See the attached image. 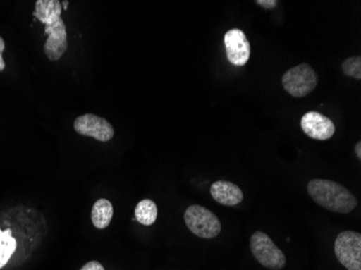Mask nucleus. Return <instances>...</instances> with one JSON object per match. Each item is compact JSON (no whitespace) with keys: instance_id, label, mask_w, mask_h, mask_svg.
<instances>
[{"instance_id":"f3484780","label":"nucleus","mask_w":361,"mask_h":270,"mask_svg":"<svg viewBox=\"0 0 361 270\" xmlns=\"http://www.w3.org/2000/svg\"><path fill=\"white\" fill-rule=\"evenodd\" d=\"M80 270H105L102 264L99 263L97 261H91L89 263L85 264Z\"/></svg>"},{"instance_id":"a211bd4d","label":"nucleus","mask_w":361,"mask_h":270,"mask_svg":"<svg viewBox=\"0 0 361 270\" xmlns=\"http://www.w3.org/2000/svg\"><path fill=\"white\" fill-rule=\"evenodd\" d=\"M6 44L4 38L0 36V73L4 72L6 68V63L4 61L3 54L5 51Z\"/></svg>"},{"instance_id":"6ab92c4d","label":"nucleus","mask_w":361,"mask_h":270,"mask_svg":"<svg viewBox=\"0 0 361 270\" xmlns=\"http://www.w3.org/2000/svg\"><path fill=\"white\" fill-rule=\"evenodd\" d=\"M355 153H356L357 157L358 159H361V143L358 142L355 146Z\"/></svg>"},{"instance_id":"f03ea898","label":"nucleus","mask_w":361,"mask_h":270,"mask_svg":"<svg viewBox=\"0 0 361 270\" xmlns=\"http://www.w3.org/2000/svg\"><path fill=\"white\" fill-rule=\"evenodd\" d=\"M184 221L188 228L200 238H216L222 231L218 216L200 204L188 207L184 214Z\"/></svg>"},{"instance_id":"20e7f679","label":"nucleus","mask_w":361,"mask_h":270,"mask_svg":"<svg viewBox=\"0 0 361 270\" xmlns=\"http://www.w3.org/2000/svg\"><path fill=\"white\" fill-rule=\"evenodd\" d=\"M250 249L255 259L267 269L281 270L287 263L285 253L263 231H255L251 235Z\"/></svg>"},{"instance_id":"aec40b11","label":"nucleus","mask_w":361,"mask_h":270,"mask_svg":"<svg viewBox=\"0 0 361 270\" xmlns=\"http://www.w3.org/2000/svg\"><path fill=\"white\" fill-rule=\"evenodd\" d=\"M61 5H62V9L68 10V1H66V0H64V1H61Z\"/></svg>"},{"instance_id":"0eeeda50","label":"nucleus","mask_w":361,"mask_h":270,"mask_svg":"<svg viewBox=\"0 0 361 270\" xmlns=\"http://www.w3.org/2000/svg\"><path fill=\"white\" fill-rule=\"evenodd\" d=\"M227 60L235 66H245L250 59L251 46L245 32L232 28L224 35Z\"/></svg>"},{"instance_id":"9d476101","label":"nucleus","mask_w":361,"mask_h":270,"mask_svg":"<svg viewBox=\"0 0 361 270\" xmlns=\"http://www.w3.org/2000/svg\"><path fill=\"white\" fill-rule=\"evenodd\" d=\"M210 194L212 198L223 206L234 207L243 202V190L234 183L218 180L211 185Z\"/></svg>"},{"instance_id":"4468645a","label":"nucleus","mask_w":361,"mask_h":270,"mask_svg":"<svg viewBox=\"0 0 361 270\" xmlns=\"http://www.w3.org/2000/svg\"><path fill=\"white\" fill-rule=\"evenodd\" d=\"M16 250V240L12 237L11 229H0V269L7 265Z\"/></svg>"},{"instance_id":"1a4fd4ad","label":"nucleus","mask_w":361,"mask_h":270,"mask_svg":"<svg viewBox=\"0 0 361 270\" xmlns=\"http://www.w3.org/2000/svg\"><path fill=\"white\" fill-rule=\"evenodd\" d=\"M301 128L307 137L318 141L331 139L336 133V125L329 117L318 113L308 111L301 119Z\"/></svg>"},{"instance_id":"9b49d317","label":"nucleus","mask_w":361,"mask_h":270,"mask_svg":"<svg viewBox=\"0 0 361 270\" xmlns=\"http://www.w3.org/2000/svg\"><path fill=\"white\" fill-rule=\"evenodd\" d=\"M62 5L59 0H37L34 16L42 24L50 25L62 18Z\"/></svg>"},{"instance_id":"6e6552de","label":"nucleus","mask_w":361,"mask_h":270,"mask_svg":"<svg viewBox=\"0 0 361 270\" xmlns=\"http://www.w3.org/2000/svg\"><path fill=\"white\" fill-rule=\"evenodd\" d=\"M44 32L48 35L44 44V54L52 62L60 60L63 54L68 50V30L62 18L44 26Z\"/></svg>"},{"instance_id":"ddd939ff","label":"nucleus","mask_w":361,"mask_h":270,"mask_svg":"<svg viewBox=\"0 0 361 270\" xmlns=\"http://www.w3.org/2000/svg\"><path fill=\"white\" fill-rule=\"evenodd\" d=\"M135 219L144 226H151L156 222L158 216L157 206L151 199L140 201L135 207Z\"/></svg>"},{"instance_id":"423d86ee","label":"nucleus","mask_w":361,"mask_h":270,"mask_svg":"<svg viewBox=\"0 0 361 270\" xmlns=\"http://www.w3.org/2000/svg\"><path fill=\"white\" fill-rule=\"evenodd\" d=\"M74 129L79 135L93 137L99 142H109L115 135L113 125L100 116L85 113L75 119Z\"/></svg>"},{"instance_id":"f257e3e1","label":"nucleus","mask_w":361,"mask_h":270,"mask_svg":"<svg viewBox=\"0 0 361 270\" xmlns=\"http://www.w3.org/2000/svg\"><path fill=\"white\" fill-rule=\"evenodd\" d=\"M307 192L316 204L331 212L346 214L358 206L356 197L348 188L334 180H312L308 183Z\"/></svg>"},{"instance_id":"dca6fc26","label":"nucleus","mask_w":361,"mask_h":270,"mask_svg":"<svg viewBox=\"0 0 361 270\" xmlns=\"http://www.w3.org/2000/svg\"><path fill=\"white\" fill-rule=\"evenodd\" d=\"M255 4L259 5V7L264 8V9L271 10L277 7L279 3H278L277 0H257Z\"/></svg>"},{"instance_id":"2eb2a0df","label":"nucleus","mask_w":361,"mask_h":270,"mask_svg":"<svg viewBox=\"0 0 361 270\" xmlns=\"http://www.w3.org/2000/svg\"><path fill=\"white\" fill-rule=\"evenodd\" d=\"M343 74L350 78L360 80L361 79V58L360 56H350L346 59L342 64Z\"/></svg>"},{"instance_id":"f8f14e48","label":"nucleus","mask_w":361,"mask_h":270,"mask_svg":"<svg viewBox=\"0 0 361 270\" xmlns=\"http://www.w3.org/2000/svg\"><path fill=\"white\" fill-rule=\"evenodd\" d=\"M114 209L111 201L107 199H99L93 204L91 211V221L93 226L97 229H104L109 227L113 219Z\"/></svg>"},{"instance_id":"39448f33","label":"nucleus","mask_w":361,"mask_h":270,"mask_svg":"<svg viewBox=\"0 0 361 270\" xmlns=\"http://www.w3.org/2000/svg\"><path fill=\"white\" fill-rule=\"evenodd\" d=\"M336 259L348 270H361V235L356 231L338 233L334 243Z\"/></svg>"},{"instance_id":"7ed1b4c3","label":"nucleus","mask_w":361,"mask_h":270,"mask_svg":"<svg viewBox=\"0 0 361 270\" xmlns=\"http://www.w3.org/2000/svg\"><path fill=\"white\" fill-rule=\"evenodd\" d=\"M318 81L317 74L307 63L292 67L283 76V88L295 99H301L313 92Z\"/></svg>"}]
</instances>
